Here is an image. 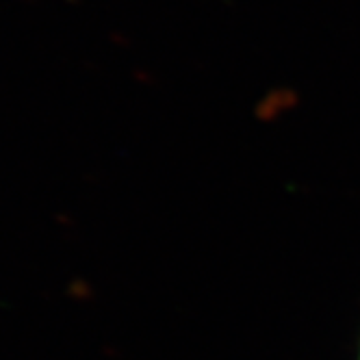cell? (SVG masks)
<instances>
[{"label": "cell", "mask_w": 360, "mask_h": 360, "mask_svg": "<svg viewBox=\"0 0 360 360\" xmlns=\"http://www.w3.org/2000/svg\"><path fill=\"white\" fill-rule=\"evenodd\" d=\"M358 360H360V352H358Z\"/></svg>", "instance_id": "cell-1"}]
</instances>
